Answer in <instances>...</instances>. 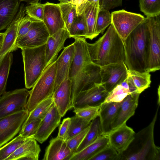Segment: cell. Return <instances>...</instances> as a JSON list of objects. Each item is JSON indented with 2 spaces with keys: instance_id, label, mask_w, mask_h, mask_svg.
Listing matches in <instances>:
<instances>
[{
  "instance_id": "47",
  "label": "cell",
  "mask_w": 160,
  "mask_h": 160,
  "mask_svg": "<svg viewBox=\"0 0 160 160\" xmlns=\"http://www.w3.org/2000/svg\"><path fill=\"white\" fill-rule=\"evenodd\" d=\"M70 123V118H67L63 120L59 127L57 137L64 139L69 128Z\"/></svg>"
},
{
  "instance_id": "16",
  "label": "cell",
  "mask_w": 160,
  "mask_h": 160,
  "mask_svg": "<svg viewBox=\"0 0 160 160\" xmlns=\"http://www.w3.org/2000/svg\"><path fill=\"white\" fill-rule=\"evenodd\" d=\"M74 39L75 52L69 72L70 79L76 76L85 66L93 62L90 57L86 39L80 37Z\"/></svg>"
},
{
  "instance_id": "21",
  "label": "cell",
  "mask_w": 160,
  "mask_h": 160,
  "mask_svg": "<svg viewBox=\"0 0 160 160\" xmlns=\"http://www.w3.org/2000/svg\"><path fill=\"white\" fill-rule=\"evenodd\" d=\"M68 38L69 32L65 28L49 36L46 46V68L56 60L58 53L64 48L65 41Z\"/></svg>"
},
{
  "instance_id": "4",
  "label": "cell",
  "mask_w": 160,
  "mask_h": 160,
  "mask_svg": "<svg viewBox=\"0 0 160 160\" xmlns=\"http://www.w3.org/2000/svg\"><path fill=\"white\" fill-rule=\"evenodd\" d=\"M46 46L21 49L27 89L33 87L46 68Z\"/></svg>"
},
{
  "instance_id": "29",
  "label": "cell",
  "mask_w": 160,
  "mask_h": 160,
  "mask_svg": "<svg viewBox=\"0 0 160 160\" xmlns=\"http://www.w3.org/2000/svg\"><path fill=\"white\" fill-rule=\"evenodd\" d=\"M12 52L5 55L0 62V97L6 92L7 81L12 62Z\"/></svg>"
},
{
  "instance_id": "2",
  "label": "cell",
  "mask_w": 160,
  "mask_h": 160,
  "mask_svg": "<svg viewBox=\"0 0 160 160\" xmlns=\"http://www.w3.org/2000/svg\"><path fill=\"white\" fill-rule=\"evenodd\" d=\"M123 41L125 63L128 70L148 71L149 54V33L145 19Z\"/></svg>"
},
{
  "instance_id": "44",
  "label": "cell",
  "mask_w": 160,
  "mask_h": 160,
  "mask_svg": "<svg viewBox=\"0 0 160 160\" xmlns=\"http://www.w3.org/2000/svg\"><path fill=\"white\" fill-rule=\"evenodd\" d=\"M89 128V126L79 133L66 140L72 155L76 152L78 147L88 132Z\"/></svg>"
},
{
  "instance_id": "31",
  "label": "cell",
  "mask_w": 160,
  "mask_h": 160,
  "mask_svg": "<svg viewBox=\"0 0 160 160\" xmlns=\"http://www.w3.org/2000/svg\"><path fill=\"white\" fill-rule=\"evenodd\" d=\"M102 134L99 118L98 116L91 121L88 132L76 153L82 150L92 143Z\"/></svg>"
},
{
  "instance_id": "3",
  "label": "cell",
  "mask_w": 160,
  "mask_h": 160,
  "mask_svg": "<svg viewBox=\"0 0 160 160\" xmlns=\"http://www.w3.org/2000/svg\"><path fill=\"white\" fill-rule=\"evenodd\" d=\"M158 109L150 123L135 133L128 147L120 154V160H160V148L155 145L154 137Z\"/></svg>"
},
{
  "instance_id": "46",
  "label": "cell",
  "mask_w": 160,
  "mask_h": 160,
  "mask_svg": "<svg viewBox=\"0 0 160 160\" xmlns=\"http://www.w3.org/2000/svg\"><path fill=\"white\" fill-rule=\"evenodd\" d=\"M122 0H99L100 9L109 10L122 5Z\"/></svg>"
},
{
  "instance_id": "30",
  "label": "cell",
  "mask_w": 160,
  "mask_h": 160,
  "mask_svg": "<svg viewBox=\"0 0 160 160\" xmlns=\"http://www.w3.org/2000/svg\"><path fill=\"white\" fill-rule=\"evenodd\" d=\"M53 103L52 96L40 102L29 113L22 128L35 119L40 118L42 120L51 108Z\"/></svg>"
},
{
  "instance_id": "11",
  "label": "cell",
  "mask_w": 160,
  "mask_h": 160,
  "mask_svg": "<svg viewBox=\"0 0 160 160\" xmlns=\"http://www.w3.org/2000/svg\"><path fill=\"white\" fill-rule=\"evenodd\" d=\"M28 114L25 110L0 119V147L19 132Z\"/></svg>"
},
{
  "instance_id": "26",
  "label": "cell",
  "mask_w": 160,
  "mask_h": 160,
  "mask_svg": "<svg viewBox=\"0 0 160 160\" xmlns=\"http://www.w3.org/2000/svg\"><path fill=\"white\" fill-rule=\"evenodd\" d=\"M41 151L37 141L29 138L6 160H38Z\"/></svg>"
},
{
  "instance_id": "40",
  "label": "cell",
  "mask_w": 160,
  "mask_h": 160,
  "mask_svg": "<svg viewBox=\"0 0 160 160\" xmlns=\"http://www.w3.org/2000/svg\"><path fill=\"white\" fill-rule=\"evenodd\" d=\"M100 106L74 108V112L76 115L92 121L98 116Z\"/></svg>"
},
{
  "instance_id": "10",
  "label": "cell",
  "mask_w": 160,
  "mask_h": 160,
  "mask_svg": "<svg viewBox=\"0 0 160 160\" xmlns=\"http://www.w3.org/2000/svg\"><path fill=\"white\" fill-rule=\"evenodd\" d=\"M49 36L43 22L32 19L27 33L17 39L15 51L18 48H34L46 44Z\"/></svg>"
},
{
  "instance_id": "32",
  "label": "cell",
  "mask_w": 160,
  "mask_h": 160,
  "mask_svg": "<svg viewBox=\"0 0 160 160\" xmlns=\"http://www.w3.org/2000/svg\"><path fill=\"white\" fill-rule=\"evenodd\" d=\"M150 73L148 71L140 72L128 70V74L131 77L138 93L140 94L150 87L151 83Z\"/></svg>"
},
{
  "instance_id": "20",
  "label": "cell",
  "mask_w": 160,
  "mask_h": 160,
  "mask_svg": "<svg viewBox=\"0 0 160 160\" xmlns=\"http://www.w3.org/2000/svg\"><path fill=\"white\" fill-rule=\"evenodd\" d=\"M43 22L50 36L59 30L65 28L59 6L47 2L43 4Z\"/></svg>"
},
{
  "instance_id": "14",
  "label": "cell",
  "mask_w": 160,
  "mask_h": 160,
  "mask_svg": "<svg viewBox=\"0 0 160 160\" xmlns=\"http://www.w3.org/2000/svg\"><path fill=\"white\" fill-rule=\"evenodd\" d=\"M25 14V7L23 4H22L16 16L4 32L3 40L0 50V62L7 53L15 51V46L19 28Z\"/></svg>"
},
{
  "instance_id": "41",
  "label": "cell",
  "mask_w": 160,
  "mask_h": 160,
  "mask_svg": "<svg viewBox=\"0 0 160 160\" xmlns=\"http://www.w3.org/2000/svg\"><path fill=\"white\" fill-rule=\"evenodd\" d=\"M120 154L109 144L90 160H120Z\"/></svg>"
},
{
  "instance_id": "49",
  "label": "cell",
  "mask_w": 160,
  "mask_h": 160,
  "mask_svg": "<svg viewBox=\"0 0 160 160\" xmlns=\"http://www.w3.org/2000/svg\"><path fill=\"white\" fill-rule=\"evenodd\" d=\"M40 0H19L20 2H24L30 4L31 3L38 2Z\"/></svg>"
},
{
  "instance_id": "1",
  "label": "cell",
  "mask_w": 160,
  "mask_h": 160,
  "mask_svg": "<svg viewBox=\"0 0 160 160\" xmlns=\"http://www.w3.org/2000/svg\"><path fill=\"white\" fill-rule=\"evenodd\" d=\"M86 43L94 63L102 66L111 63H125L123 41L112 23L96 42L92 43L87 42Z\"/></svg>"
},
{
  "instance_id": "38",
  "label": "cell",
  "mask_w": 160,
  "mask_h": 160,
  "mask_svg": "<svg viewBox=\"0 0 160 160\" xmlns=\"http://www.w3.org/2000/svg\"><path fill=\"white\" fill-rule=\"evenodd\" d=\"M111 23V14L109 11L99 9L95 27V33L97 36L100 33H103L106 28Z\"/></svg>"
},
{
  "instance_id": "8",
  "label": "cell",
  "mask_w": 160,
  "mask_h": 160,
  "mask_svg": "<svg viewBox=\"0 0 160 160\" xmlns=\"http://www.w3.org/2000/svg\"><path fill=\"white\" fill-rule=\"evenodd\" d=\"M29 94L25 88L6 92L0 97V119L26 110Z\"/></svg>"
},
{
  "instance_id": "13",
  "label": "cell",
  "mask_w": 160,
  "mask_h": 160,
  "mask_svg": "<svg viewBox=\"0 0 160 160\" xmlns=\"http://www.w3.org/2000/svg\"><path fill=\"white\" fill-rule=\"evenodd\" d=\"M109 93L101 83H96L90 88L79 93L75 98L73 108L100 106Z\"/></svg>"
},
{
  "instance_id": "51",
  "label": "cell",
  "mask_w": 160,
  "mask_h": 160,
  "mask_svg": "<svg viewBox=\"0 0 160 160\" xmlns=\"http://www.w3.org/2000/svg\"><path fill=\"white\" fill-rule=\"evenodd\" d=\"M72 0H59L60 3H71Z\"/></svg>"
},
{
  "instance_id": "23",
  "label": "cell",
  "mask_w": 160,
  "mask_h": 160,
  "mask_svg": "<svg viewBox=\"0 0 160 160\" xmlns=\"http://www.w3.org/2000/svg\"><path fill=\"white\" fill-rule=\"evenodd\" d=\"M99 10V1L85 2L77 9V13H82L84 19L87 31L86 39L92 40L97 36L95 33V27Z\"/></svg>"
},
{
  "instance_id": "17",
  "label": "cell",
  "mask_w": 160,
  "mask_h": 160,
  "mask_svg": "<svg viewBox=\"0 0 160 160\" xmlns=\"http://www.w3.org/2000/svg\"><path fill=\"white\" fill-rule=\"evenodd\" d=\"M135 132L126 123L111 131L108 134L109 144L120 154L127 148Z\"/></svg>"
},
{
  "instance_id": "33",
  "label": "cell",
  "mask_w": 160,
  "mask_h": 160,
  "mask_svg": "<svg viewBox=\"0 0 160 160\" xmlns=\"http://www.w3.org/2000/svg\"><path fill=\"white\" fill-rule=\"evenodd\" d=\"M68 32L69 38L82 37L85 38L87 33V28L82 13L77 14Z\"/></svg>"
},
{
  "instance_id": "22",
  "label": "cell",
  "mask_w": 160,
  "mask_h": 160,
  "mask_svg": "<svg viewBox=\"0 0 160 160\" xmlns=\"http://www.w3.org/2000/svg\"><path fill=\"white\" fill-rule=\"evenodd\" d=\"M140 94L134 93L127 95L122 102L117 115L111 126V131L117 128L133 116L138 104Z\"/></svg>"
},
{
  "instance_id": "7",
  "label": "cell",
  "mask_w": 160,
  "mask_h": 160,
  "mask_svg": "<svg viewBox=\"0 0 160 160\" xmlns=\"http://www.w3.org/2000/svg\"><path fill=\"white\" fill-rule=\"evenodd\" d=\"M70 79L73 106L75 98L80 92L90 88L96 83H101L100 67L93 62L87 64Z\"/></svg>"
},
{
  "instance_id": "37",
  "label": "cell",
  "mask_w": 160,
  "mask_h": 160,
  "mask_svg": "<svg viewBox=\"0 0 160 160\" xmlns=\"http://www.w3.org/2000/svg\"><path fill=\"white\" fill-rule=\"evenodd\" d=\"M139 7L147 17L160 15V0H139Z\"/></svg>"
},
{
  "instance_id": "48",
  "label": "cell",
  "mask_w": 160,
  "mask_h": 160,
  "mask_svg": "<svg viewBox=\"0 0 160 160\" xmlns=\"http://www.w3.org/2000/svg\"><path fill=\"white\" fill-rule=\"evenodd\" d=\"M88 0H72L71 3L76 5V9L83 2L87 1Z\"/></svg>"
},
{
  "instance_id": "42",
  "label": "cell",
  "mask_w": 160,
  "mask_h": 160,
  "mask_svg": "<svg viewBox=\"0 0 160 160\" xmlns=\"http://www.w3.org/2000/svg\"><path fill=\"white\" fill-rule=\"evenodd\" d=\"M43 4L39 2L31 3L25 7L26 14L34 20L43 22Z\"/></svg>"
},
{
  "instance_id": "15",
  "label": "cell",
  "mask_w": 160,
  "mask_h": 160,
  "mask_svg": "<svg viewBox=\"0 0 160 160\" xmlns=\"http://www.w3.org/2000/svg\"><path fill=\"white\" fill-rule=\"evenodd\" d=\"M62 117L53 103L45 117L42 120L36 133L31 138L42 143L59 125Z\"/></svg>"
},
{
  "instance_id": "25",
  "label": "cell",
  "mask_w": 160,
  "mask_h": 160,
  "mask_svg": "<svg viewBox=\"0 0 160 160\" xmlns=\"http://www.w3.org/2000/svg\"><path fill=\"white\" fill-rule=\"evenodd\" d=\"M120 102H103L100 106L98 117L100 128L103 134L111 131V126L121 106Z\"/></svg>"
},
{
  "instance_id": "9",
  "label": "cell",
  "mask_w": 160,
  "mask_h": 160,
  "mask_svg": "<svg viewBox=\"0 0 160 160\" xmlns=\"http://www.w3.org/2000/svg\"><path fill=\"white\" fill-rule=\"evenodd\" d=\"M112 23L117 32L123 40L145 19L141 14L122 9L111 13Z\"/></svg>"
},
{
  "instance_id": "36",
  "label": "cell",
  "mask_w": 160,
  "mask_h": 160,
  "mask_svg": "<svg viewBox=\"0 0 160 160\" xmlns=\"http://www.w3.org/2000/svg\"><path fill=\"white\" fill-rule=\"evenodd\" d=\"M58 4L60 8L65 28L68 31L77 15L76 6L69 2Z\"/></svg>"
},
{
  "instance_id": "34",
  "label": "cell",
  "mask_w": 160,
  "mask_h": 160,
  "mask_svg": "<svg viewBox=\"0 0 160 160\" xmlns=\"http://www.w3.org/2000/svg\"><path fill=\"white\" fill-rule=\"evenodd\" d=\"M70 118V127L64 138L65 140L78 134L88 127L91 122L76 115Z\"/></svg>"
},
{
  "instance_id": "5",
  "label": "cell",
  "mask_w": 160,
  "mask_h": 160,
  "mask_svg": "<svg viewBox=\"0 0 160 160\" xmlns=\"http://www.w3.org/2000/svg\"><path fill=\"white\" fill-rule=\"evenodd\" d=\"M56 60L48 65L30 91L26 110L29 113L40 102L52 96L54 90Z\"/></svg>"
},
{
  "instance_id": "28",
  "label": "cell",
  "mask_w": 160,
  "mask_h": 160,
  "mask_svg": "<svg viewBox=\"0 0 160 160\" xmlns=\"http://www.w3.org/2000/svg\"><path fill=\"white\" fill-rule=\"evenodd\" d=\"M108 144L107 134H102L92 143L73 154L69 160H90Z\"/></svg>"
},
{
  "instance_id": "39",
  "label": "cell",
  "mask_w": 160,
  "mask_h": 160,
  "mask_svg": "<svg viewBox=\"0 0 160 160\" xmlns=\"http://www.w3.org/2000/svg\"><path fill=\"white\" fill-rule=\"evenodd\" d=\"M132 93L131 91L121 83L117 85L108 95L104 102H120L128 95Z\"/></svg>"
},
{
  "instance_id": "43",
  "label": "cell",
  "mask_w": 160,
  "mask_h": 160,
  "mask_svg": "<svg viewBox=\"0 0 160 160\" xmlns=\"http://www.w3.org/2000/svg\"><path fill=\"white\" fill-rule=\"evenodd\" d=\"M42 119L37 118L22 127L19 135L25 138H31L36 133Z\"/></svg>"
},
{
  "instance_id": "12",
  "label": "cell",
  "mask_w": 160,
  "mask_h": 160,
  "mask_svg": "<svg viewBox=\"0 0 160 160\" xmlns=\"http://www.w3.org/2000/svg\"><path fill=\"white\" fill-rule=\"evenodd\" d=\"M100 67L101 83L108 92L127 78L128 69L124 62Z\"/></svg>"
},
{
  "instance_id": "19",
  "label": "cell",
  "mask_w": 160,
  "mask_h": 160,
  "mask_svg": "<svg viewBox=\"0 0 160 160\" xmlns=\"http://www.w3.org/2000/svg\"><path fill=\"white\" fill-rule=\"evenodd\" d=\"M53 103L62 116L73 108L72 101V83L69 78L62 82L54 90L52 95Z\"/></svg>"
},
{
  "instance_id": "24",
  "label": "cell",
  "mask_w": 160,
  "mask_h": 160,
  "mask_svg": "<svg viewBox=\"0 0 160 160\" xmlns=\"http://www.w3.org/2000/svg\"><path fill=\"white\" fill-rule=\"evenodd\" d=\"M66 140L58 137L51 139L43 160H69L72 156Z\"/></svg>"
},
{
  "instance_id": "18",
  "label": "cell",
  "mask_w": 160,
  "mask_h": 160,
  "mask_svg": "<svg viewBox=\"0 0 160 160\" xmlns=\"http://www.w3.org/2000/svg\"><path fill=\"white\" fill-rule=\"evenodd\" d=\"M74 52L75 47L73 43L64 47L61 54L57 58L54 90L62 82L69 78V72Z\"/></svg>"
},
{
  "instance_id": "45",
  "label": "cell",
  "mask_w": 160,
  "mask_h": 160,
  "mask_svg": "<svg viewBox=\"0 0 160 160\" xmlns=\"http://www.w3.org/2000/svg\"><path fill=\"white\" fill-rule=\"evenodd\" d=\"M32 20V19L27 15L23 17L20 24L17 39L23 37L27 33L30 29Z\"/></svg>"
},
{
  "instance_id": "27",
  "label": "cell",
  "mask_w": 160,
  "mask_h": 160,
  "mask_svg": "<svg viewBox=\"0 0 160 160\" xmlns=\"http://www.w3.org/2000/svg\"><path fill=\"white\" fill-rule=\"evenodd\" d=\"M19 0H0V31L7 29L17 14Z\"/></svg>"
},
{
  "instance_id": "50",
  "label": "cell",
  "mask_w": 160,
  "mask_h": 160,
  "mask_svg": "<svg viewBox=\"0 0 160 160\" xmlns=\"http://www.w3.org/2000/svg\"><path fill=\"white\" fill-rule=\"evenodd\" d=\"M4 36V33L0 32V50L1 48Z\"/></svg>"
},
{
  "instance_id": "6",
  "label": "cell",
  "mask_w": 160,
  "mask_h": 160,
  "mask_svg": "<svg viewBox=\"0 0 160 160\" xmlns=\"http://www.w3.org/2000/svg\"><path fill=\"white\" fill-rule=\"evenodd\" d=\"M145 21L149 33V54L147 71L150 72L160 69V16L147 17Z\"/></svg>"
},
{
  "instance_id": "35",
  "label": "cell",
  "mask_w": 160,
  "mask_h": 160,
  "mask_svg": "<svg viewBox=\"0 0 160 160\" xmlns=\"http://www.w3.org/2000/svg\"><path fill=\"white\" fill-rule=\"evenodd\" d=\"M29 138H23L18 135L0 147V160H6Z\"/></svg>"
}]
</instances>
